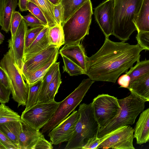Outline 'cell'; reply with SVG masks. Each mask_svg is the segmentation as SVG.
<instances>
[{
  "label": "cell",
  "mask_w": 149,
  "mask_h": 149,
  "mask_svg": "<svg viewBox=\"0 0 149 149\" xmlns=\"http://www.w3.org/2000/svg\"><path fill=\"white\" fill-rule=\"evenodd\" d=\"M60 47L51 45L46 48L24 61L22 73L24 79L48 61Z\"/></svg>",
  "instance_id": "obj_13"
},
{
  "label": "cell",
  "mask_w": 149,
  "mask_h": 149,
  "mask_svg": "<svg viewBox=\"0 0 149 149\" xmlns=\"http://www.w3.org/2000/svg\"><path fill=\"white\" fill-rule=\"evenodd\" d=\"M23 19L22 16L18 11H15L13 13L11 18L10 31L11 37L8 40L10 42H13L16 33Z\"/></svg>",
  "instance_id": "obj_34"
},
{
  "label": "cell",
  "mask_w": 149,
  "mask_h": 149,
  "mask_svg": "<svg viewBox=\"0 0 149 149\" xmlns=\"http://www.w3.org/2000/svg\"><path fill=\"white\" fill-rule=\"evenodd\" d=\"M127 89L146 102H149V72L130 83Z\"/></svg>",
  "instance_id": "obj_19"
},
{
  "label": "cell",
  "mask_w": 149,
  "mask_h": 149,
  "mask_svg": "<svg viewBox=\"0 0 149 149\" xmlns=\"http://www.w3.org/2000/svg\"><path fill=\"white\" fill-rule=\"evenodd\" d=\"M114 25L112 35L122 41L128 40L137 31L133 21L143 0H113Z\"/></svg>",
  "instance_id": "obj_2"
},
{
  "label": "cell",
  "mask_w": 149,
  "mask_h": 149,
  "mask_svg": "<svg viewBox=\"0 0 149 149\" xmlns=\"http://www.w3.org/2000/svg\"><path fill=\"white\" fill-rule=\"evenodd\" d=\"M42 82L41 79L35 83L29 85L27 102L24 111H26L37 104Z\"/></svg>",
  "instance_id": "obj_28"
},
{
  "label": "cell",
  "mask_w": 149,
  "mask_h": 149,
  "mask_svg": "<svg viewBox=\"0 0 149 149\" xmlns=\"http://www.w3.org/2000/svg\"><path fill=\"white\" fill-rule=\"evenodd\" d=\"M59 64L60 62H55L50 67L43 76L37 104L45 102L47 88L57 71L59 69Z\"/></svg>",
  "instance_id": "obj_22"
},
{
  "label": "cell",
  "mask_w": 149,
  "mask_h": 149,
  "mask_svg": "<svg viewBox=\"0 0 149 149\" xmlns=\"http://www.w3.org/2000/svg\"><path fill=\"white\" fill-rule=\"evenodd\" d=\"M136 38L141 47L143 49L149 51V32H138Z\"/></svg>",
  "instance_id": "obj_36"
},
{
  "label": "cell",
  "mask_w": 149,
  "mask_h": 149,
  "mask_svg": "<svg viewBox=\"0 0 149 149\" xmlns=\"http://www.w3.org/2000/svg\"><path fill=\"white\" fill-rule=\"evenodd\" d=\"M6 0H0V23L1 22L3 11Z\"/></svg>",
  "instance_id": "obj_46"
},
{
  "label": "cell",
  "mask_w": 149,
  "mask_h": 149,
  "mask_svg": "<svg viewBox=\"0 0 149 149\" xmlns=\"http://www.w3.org/2000/svg\"><path fill=\"white\" fill-rule=\"evenodd\" d=\"M61 0H49L54 5H56L60 3Z\"/></svg>",
  "instance_id": "obj_47"
},
{
  "label": "cell",
  "mask_w": 149,
  "mask_h": 149,
  "mask_svg": "<svg viewBox=\"0 0 149 149\" xmlns=\"http://www.w3.org/2000/svg\"><path fill=\"white\" fill-rule=\"evenodd\" d=\"M21 123L19 137L20 149H34L42 133L32 128L22 120Z\"/></svg>",
  "instance_id": "obj_16"
},
{
  "label": "cell",
  "mask_w": 149,
  "mask_h": 149,
  "mask_svg": "<svg viewBox=\"0 0 149 149\" xmlns=\"http://www.w3.org/2000/svg\"><path fill=\"white\" fill-rule=\"evenodd\" d=\"M93 14L92 3L88 0L63 24L64 45L80 42L88 35Z\"/></svg>",
  "instance_id": "obj_4"
},
{
  "label": "cell",
  "mask_w": 149,
  "mask_h": 149,
  "mask_svg": "<svg viewBox=\"0 0 149 149\" xmlns=\"http://www.w3.org/2000/svg\"><path fill=\"white\" fill-rule=\"evenodd\" d=\"M130 76L125 73L119 77L118 83L120 86V87L127 88L130 85Z\"/></svg>",
  "instance_id": "obj_43"
},
{
  "label": "cell",
  "mask_w": 149,
  "mask_h": 149,
  "mask_svg": "<svg viewBox=\"0 0 149 149\" xmlns=\"http://www.w3.org/2000/svg\"><path fill=\"white\" fill-rule=\"evenodd\" d=\"M60 103L54 100L38 104L23 111L21 119L32 128L40 131L50 120Z\"/></svg>",
  "instance_id": "obj_9"
},
{
  "label": "cell",
  "mask_w": 149,
  "mask_h": 149,
  "mask_svg": "<svg viewBox=\"0 0 149 149\" xmlns=\"http://www.w3.org/2000/svg\"><path fill=\"white\" fill-rule=\"evenodd\" d=\"M134 131L137 144L141 145L149 141V108L142 112Z\"/></svg>",
  "instance_id": "obj_17"
},
{
  "label": "cell",
  "mask_w": 149,
  "mask_h": 149,
  "mask_svg": "<svg viewBox=\"0 0 149 149\" xmlns=\"http://www.w3.org/2000/svg\"><path fill=\"white\" fill-rule=\"evenodd\" d=\"M11 93L10 89H7L0 84V102L5 104L9 101L10 96Z\"/></svg>",
  "instance_id": "obj_40"
},
{
  "label": "cell",
  "mask_w": 149,
  "mask_h": 149,
  "mask_svg": "<svg viewBox=\"0 0 149 149\" xmlns=\"http://www.w3.org/2000/svg\"><path fill=\"white\" fill-rule=\"evenodd\" d=\"M61 83V74L59 69L48 87L46 91L45 102L54 100L55 96L58 92V88Z\"/></svg>",
  "instance_id": "obj_31"
},
{
  "label": "cell",
  "mask_w": 149,
  "mask_h": 149,
  "mask_svg": "<svg viewBox=\"0 0 149 149\" xmlns=\"http://www.w3.org/2000/svg\"><path fill=\"white\" fill-rule=\"evenodd\" d=\"M28 29V26L22 19L16 31L13 41H8V47H11L13 51L15 64L21 73L24 63L25 36Z\"/></svg>",
  "instance_id": "obj_14"
},
{
  "label": "cell",
  "mask_w": 149,
  "mask_h": 149,
  "mask_svg": "<svg viewBox=\"0 0 149 149\" xmlns=\"http://www.w3.org/2000/svg\"><path fill=\"white\" fill-rule=\"evenodd\" d=\"M143 50L138 43L114 42L105 37L99 50L88 57L85 74L92 81L115 83L122 74L140 61Z\"/></svg>",
  "instance_id": "obj_1"
},
{
  "label": "cell",
  "mask_w": 149,
  "mask_h": 149,
  "mask_svg": "<svg viewBox=\"0 0 149 149\" xmlns=\"http://www.w3.org/2000/svg\"><path fill=\"white\" fill-rule=\"evenodd\" d=\"M54 13L56 22L58 25H62L63 22L64 10L62 5L60 3L54 6Z\"/></svg>",
  "instance_id": "obj_39"
},
{
  "label": "cell",
  "mask_w": 149,
  "mask_h": 149,
  "mask_svg": "<svg viewBox=\"0 0 149 149\" xmlns=\"http://www.w3.org/2000/svg\"><path fill=\"white\" fill-rule=\"evenodd\" d=\"M0 149H18L9 139L0 130Z\"/></svg>",
  "instance_id": "obj_38"
},
{
  "label": "cell",
  "mask_w": 149,
  "mask_h": 149,
  "mask_svg": "<svg viewBox=\"0 0 149 149\" xmlns=\"http://www.w3.org/2000/svg\"><path fill=\"white\" fill-rule=\"evenodd\" d=\"M63 61V72H67L70 76L85 74V72L81 68L65 56L61 55Z\"/></svg>",
  "instance_id": "obj_32"
},
{
  "label": "cell",
  "mask_w": 149,
  "mask_h": 149,
  "mask_svg": "<svg viewBox=\"0 0 149 149\" xmlns=\"http://www.w3.org/2000/svg\"><path fill=\"white\" fill-rule=\"evenodd\" d=\"M59 53L76 63L86 73L88 57L86 55L84 47L80 42L64 45L60 50Z\"/></svg>",
  "instance_id": "obj_15"
},
{
  "label": "cell",
  "mask_w": 149,
  "mask_h": 149,
  "mask_svg": "<svg viewBox=\"0 0 149 149\" xmlns=\"http://www.w3.org/2000/svg\"><path fill=\"white\" fill-rule=\"evenodd\" d=\"M27 9L30 13L37 17L45 26H48V23L46 17L42 11L36 4L28 1Z\"/></svg>",
  "instance_id": "obj_35"
},
{
  "label": "cell",
  "mask_w": 149,
  "mask_h": 149,
  "mask_svg": "<svg viewBox=\"0 0 149 149\" xmlns=\"http://www.w3.org/2000/svg\"><path fill=\"white\" fill-rule=\"evenodd\" d=\"M53 148L52 144L45 139L42 134L37 142L34 149H52Z\"/></svg>",
  "instance_id": "obj_41"
},
{
  "label": "cell",
  "mask_w": 149,
  "mask_h": 149,
  "mask_svg": "<svg viewBox=\"0 0 149 149\" xmlns=\"http://www.w3.org/2000/svg\"><path fill=\"white\" fill-rule=\"evenodd\" d=\"M100 129L105 127L119 114L120 107L118 99L107 94L99 95L92 102Z\"/></svg>",
  "instance_id": "obj_8"
},
{
  "label": "cell",
  "mask_w": 149,
  "mask_h": 149,
  "mask_svg": "<svg viewBox=\"0 0 149 149\" xmlns=\"http://www.w3.org/2000/svg\"><path fill=\"white\" fill-rule=\"evenodd\" d=\"M48 37L50 45H54L61 47L65 44L64 35L62 25L57 24L50 27Z\"/></svg>",
  "instance_id": "obj_29"
},
{
  "label": "cell",
  "mask_w": 149,
  "mask_h": 149,
  "mask_svg": "<svg viewBox=\"0 0 149 149\" xmlns=\"http://www.w3.org/2000/svg\"><path fill=\"white\" fill-rule=\"evenodd\" d=\"M4 39V36L1 33H0V44H1Z\"/></svg>",
  "instance_id": "obj_48"
},
{
  "label": "cell",
  "mask_w": 149,
  "mask_h": 149,
  "mask_svg": "<svg viewBox=\"0 0 149 149\" xmlns=\"http://www.w3.org/2000/svg\"><path fill=\"white\" fill-rule=\"evenodd\" d=\"M133 22L138 32H149V0H143L138 13Z\"/></svg>",
  "instance_id": "obj_20"
},
{
  "label": "cell",
  "mask_w": 149,
  "mask_h": 149,
  "mask_svg": "<svg viewBox=\"0 0 149 149\" xmlns=\"http://www.w3.org/2000/svg\"><path fill=\"white\" fill-rule=\"evenodd\" d=\"M49 28L48 26H45L34 41L24 52V61L50 45L48 37Z\"/></svg>",
  "instance_id": "obj_18"
},
{
  "label": "cell",
  "mask_w": 149,
  "mask_h": 149,
  "mask_svg": "<svg viewBox=\"0 0 149 149\" xmlns=\"http://www.w3.org/2000/svg\"><path fill=\"white\" fill-rule=\"evenodd\" d=\"M4 54L0 63L10 82L12 98L18 103V107L26 106L28 97L29 85L24 81L23 75L16 66L13 51L11 47Z\"/></svg>",
  "instance_id": "obj_6"
},
{
  "label": "cell",
  "mask_w": 149,
  "mask_h": 149,
  "mask_svg": "<svg viewBox=\"0 0 149 149\" xmlns=\"http://www.w3.org/2000/svg\"><path fill=\"white\" fill-rule=\"evenodd\" d=\"M58 52H56L46 63L24 78L26 83L28 85H30L42 79L50 67L54 63L56 62Z\"/></svg>",
  "instance_id": "obj_23"
},
{
  "label": "cell",
  "mask_w": 149,
  "mask_h": 149,
  "mask_svg": "<svg viewBox=\"0 0 149 149\" xmlns=\"http://www.w3.org/2000/svg\"><path fill=\"white\" fill-rule=\"evenodd\" d=\"M149 72V59L137 62L125 73L129 75L131 79L130 83L138 78Z\"/></svg>",
  "instance_id": "obj_27"
},
{
  "label": "cell",
  "mask_w": 149,
  "mask_h": 149,
  "mask_svg": "<svg viewBox=\"0 0 149 149\" xmlns=\"http://www.w3.org/2000/svg\"><path fill=\"white\" fill-rule=\"evenodd\" d=\"M28 0H19L18 5L21 12L26 11L27 9Z\"/></svg>",
  "instance_id": "obj_45"
},
{
  "label": "cell",
  "mask_w": 149,
  "mask_h": 149,
  "mask_svg": "<svg viewBox=\"0 0 149 149\" xmlns=\"http://www.w3.org/2000/svg\"><path fill=\"white\" fill-rule=\"evenodd\" d=\"M22 121L9 122L0 124V130L9 139L18 149H20L19 137Z\"/></svg>",
  "instance_id": "obj_21"
},
{
  "label": "cell",
  "mask_w": 149,
  "mask_h": 149,
  "mask_svg": "<svg viewBox=\"0 0 149 149\" xmlns=\"http://www.w3.org/2000/svg\"><path fill=\"white\" fill-rule=\"evenodd\" d=\"M88 0H61L64 10L63 24Z\"/></svg>",
  "instance_id": "obj_26"
},
{
  "label": "cell",
  "mask_w": 149,
  "mask_h": 149,
  "mask_svg": "<svg viewBox=\"0 0 149 149\" xmlns=\"http://www.w3.org/2000/svg\"><path fill=\"white\" fill-rule=\"evenodd\" d=\"M45 26L34 27L27 30L25 36L24 52L34 41Z\"/></svg>",
  "instance_id": "obj_33"
},
{
  "label": "cell",
  "mask_w": 149,
  "mask_h": 149,
  "mask_svg": "<svg viewBox=\"0 0 149 149\" xmlns=\"http://www.w3.org/2000/svg\"><path fill=\"white\" fill-rule=\"evenodd\" d=\"M127 97L118 99L120 107L119 114L105 127L100 129L97 137L101 138L119 127L132 125L144 110L146 102L132 92Z\"/></svg>",
  "instance_id": "obj_5"
},
{
  "label": "cell",
  "mask_w": 149,
  "mask_h": 149,
  "mask_svg": "<svg viewBox=\"0 0 149 149\" xmlns=\"http://www.w3.org/2000/svg\"><path fill=\"white\" fill-rule=\"evenodd\" d=\"M78 110L79 119L65 149H82L90 139L97 136L100 127L94 115L92 103L80 104Z\"/></svg>",
  "instance_id": "obj_3"
},
{
  "label": "cell",
  "mask_w": 149,
  "mask_h": 149,
  "mask_svg": "<svg viewBox=\"0 0 149 149\" xmlns=\"http://www.w3.org/2000/svg\"><path fill=\"white\" fill-rule=\"evenodd\" d=\"M0 84L7 89H10L8 77L5 71L0 68Z\"/></svg>",
  "instance_id": "obj_44"
},
{
  "label": "cell",
  "mask_w": 149,
  "mask_h": 149,
  "mask_svg": "<svg viewBox=\"0 0 149 149\" xmlns=\"http://www.w3.org/2000/svg\"><path fill=\"white\" fill-rule=\"evenodd\" d=\"M95 81L84 79L79 86L60 103L49 122L42 128L41 132L47 133L66 119L82 100Z\"/></svg>",
  "instance_id": "obj_7"
},
{
  "label": "cell",
  "mask_w": 149,
  "mask_h": 149,
  "mask_svg": "<svg viewBox=\"0 0 149 149\" xmlns=\"http://www.w3.org/2000/svg\"><path fill=\"white\" fill-rule=\"evenodd\" d=\"M17 5V0H6L3 11L2 21L0 23L1 29L6 33L10 31L11 18Z\"/></svg>",
  "instance_id": "obj_24"
},
{
  "label": "cell",
  "mask_w": 149,
  "mask_h": 149,
  "mask_svg": "<svg viewBox=\"0 0 149 149\" xmlns=\"http://www.w3.org/2000/svg\"><path fill=\"white\" fill-rule=\"evenodd\" d=\"M23 19L28 26L31 27L39 26H45L40 20L30 13L25 16H22Z\"/></svg>",
  "instance_id": "obj_37"
},
{
  "label": "cell",
  "mask_w": 149,
  "mask_h": 149,
  "mask_svg": "<svg viewBox=\"0 0 149 149\" xmlns=\"http://www.w3.org/2000/svg\"><path fill=\"white\" fill-rule=\"evenodd\" d=\"M95 19L105 37L112 35L114 25V1L107 0L95 9Z\"/></svg>",
  "instance_id": "obj_12"
},
{
  "label": "cell",
  "mask_w": 149,
  "mask_h": 149,
  "mask_svg": "<svg viewBox=\"0 0 149 149\" xmlns=\"http://www.w3.org/2000/svg\"><path fill=\"white\" fill-rule=\"evenodd\" d=\"M79 117L78 110L73 111L70 116L49 132L48 136L52 144L57 145L68 141L74 131Z\"/></svg>",
  "instance_id": "obj_11"
},
{
  "label": "cell",
  "mask_w": 149,
  "mask_h": 149,
  "mask_svg": "<svg viewBox=\"0 0 149 149\" xmlns=\"http://www.w3.org/2000/svg\"><path fill=\"white\" fill-rule=\"evenodd\" d=\"M109 134L98 149H135L133 145L134 129L129 125L120 127Z\"/></svg>",
  "instance_id": "obj_10"
},
{
  "label": "cell",
  "mask_w": 149,
  "mask_h": 149,
  "mask_svg": "<svg viewBox=\"0 0 149 149\" xmlns=\"http://www.w3.org/2000/svg\"><path fill=\"white\" fill-rule=\"evenodd\" d=\"M21 117L18 113L12 110L5 104L0 105V124L6 123L21 121Z\"/></svg>",
  "instance_id": "obj_30"
},
{
  "label": "cell",
  "mask_w": 149,
  "mask_h": 149,
  "mask_svg": "<svg viewBox=\"0 0 149 149\" xmlns=\"http://www.w3.org/2000/svg\"><path fill=\"white\" fill-rule=\"evenodd\" d=\"M102 142L101 138L94 137L90 139L82 149H97L100 144Z\"/></svg>",
  "instance_id": "obj_42"
},
{
  "label": "cell",
  "mask_w": 149,
  "mask_h": 149,
  "mask_svg": "<svg viewBox=\"0 0 149 149\" xmlns=\"http://www.w3.org/2000/svg\"><path fill=\"white\" fill-rule=\"evenodd\" d=\"M36 4L46 17L48 26L50 27L57 24L54 13V5L49 0H28Z\"/></svg>",
  "instance_id": "obj_25"
}]
</instances>
